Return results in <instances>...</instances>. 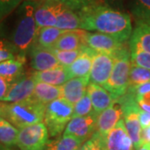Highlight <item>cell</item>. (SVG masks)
Returning a JSON list of instances; mask_svg holds the SVG:
<instances>
[{
    "instance_id": "8d00e7d4",
    "label": "cell",
    "mask_w": 150,
    "mask_h": 150,
    "mask_svg": "<svg viewBox=\"0 0 150 150\" xmlns=\"http://www.w3.org/2000/svg\"><path fill=\"white\" fill-rule=\"evenodd\" d=\"M129 91H131L135 94V97L141 96L144 95L145 93H148L150 92V82L149 83H145L140 85L135 86L133 88H129Z\"/></svg>"
},
{
    "instance_id": "ffe728a7",
    "label": "cell",
    "mask_w": 150,
    "mask_h": 150,
    "mask_svg": "<svg viewBox=\"0 0 150 150\" xmlns=\"http://www.w3.org/2000/svg\"><path fill=\"white\" fill-rule=\"evenodd\" d=\"M85 30L76 29V30H68L59 38L57 43L54 44L52 48L57 50L71 51L79 50L86 47L83 39V34Z\"/></svg>"
},
{
    "instance_id": "ee69618b",
    "label": "cell",
    "mask_w": 150,
    "mask_h": 150,
    "mask_svg": "<svg viewBox=\"0 0 150 150\" xmlns=\"http://www.w3.org/2000/svg\"><path fill=\"white\" fill-rule=\"evenodd\" d=\"M0 19H1V18H0Z\"/></svg>"
},
{
    "instance_id": "5bb4252c",
    "label": "cell",
    "mask_w": 150,
    "mask_h": 150,
    "mask_svg": "<svg viewBox=\"0 0 150 150\" xmlns=\"http://www.w3.org/2000/svg\"><path fill=\"white\" fill-rule=\"evenodd\" d=\"M36 83L37 82L34 79L33 74H25L21 79L10 84L9 90L3 102L13 103L22 102L32 98Z\"/></svg>"
},
{
    "instance_id": "74e56055",
    "label": "cell",
    "mask_w": 150,
    "mask_h": 150,
    "mask_svg": "<svg viewBox=\"0 0 150 150\" xmlns=\"http://www.w3.org/2000/svg\"><path fill=\"white\" fill-rule=\"evenodd\" d=\"M139 123L142 129H147V128L150 127V112L141 109L139 112Z\"/></svg>"
},
{
    "instance_id": "d6a6232c",
    "label": "cell",
    "mask_w": 150,
    "mask_h": 150,
    "mask_svg": "<svg viewBox=\"0 0 150 150\" xmlns=\"http://www.w3.org/2000/svg\"><path fill=\"white\" fill-rule=\"evenodd\" d=\"M17 54L13 46L5 39H0V63L16 58Z\"/></svg>"
},
{
    "instance_id": "d590c367",
    "label": "cell",
    "mask_w": 150,
    "mask_h": 150,
    "mask_svg": "<svg viewBox=\"0 0 150 150\" xmlns=\"http://www.w3.org/2000/svg\"><path fill=\"white\" fill-rule=\"evenodd\" d=\"M136 100L142 110L150 112V92L144 95L136 97Z\"/></svg>"
},
{
    "instance_id": "d4e9b609",
    "label": "cell",
    "mask_w": 150,
    "mask_h": 150,
    "mask_svg": "<svg viewBox=\"0 0 150 150\" xmlns=\"http://www.w3.org/2000/svg\"><path fill=\"white\" fill-rule=\"evenodd\" d=\"M18 131L6 118H0V146L8 149L17 146Z\"/></svg>"
},
{
    "instance_id": "1f68e13d",
    "label": "cell",
    "mask_w": 150,
    "mask_h": 150,
    "mask_svg": "<svg viewBox=\"0 0 150 150\" xmlns=\"http://www.w3.org/2000/svg\"><path fill=\"white\" fill-rule=\"evenodd\" d=\"M131 52L132 65L139 66L150 70V54L141 50H134Z\"/></svg>"
},
{
    "instance_id": "60d3db41",
    "label": "cell",
    "mask_w": 150,
    "mask_h": 150,
    "mask_svg": "<svg viewBox=\"0 0 150 150\" xmlns=\"http://www.w3.org/2000/svg\"><path fill=\"white\" fill-rule=\"evenodd\" d=\"M123 0H103V2L108 6H119Z\"/></svg>"
},
{
    "instance_id": "7bdbcfd3",
    "label": "cell",
    "mask_w": 150,
    "mask_h": 150,
    "mask_svg": "<svg viewBox=\"0 0 150 150\" xmlns=\"http://www.w3.org/2000/svg\"><path fill=\"white\" fill-rule=\"evenodd\" d=\"M0 150H14V149H13V148L8 149V148H4V147H1V146H0Z\"/></svg>"
},
{
    "instance_id": "cb8c5ba5",
    "label": "cell",
    "mask_w": 150,
    "mask_h": 150,
    "mask_svg": "<svg viewBox=\"0 0 150 150\" xmlns=\"http://www.w3.org/2000/svg\"><path fill=\"white\" fill-rule=\"evenodd\" d=\"M83 141L72 135L63 134L57 139L48 140L44 150H79Z\"/></svg>"
},
{
    "instance_id": "7a4b0ae2",
    "label": "cell",
    "mask_w": 150,
    "mask_h": 150,
    "mask_svg": "<svg viewBox=\"0 0 150 150\" xmlns=\"http://www.w3.org/2000/svg\"><path fill=\"white\" fill-rule=\"evenodd\" d=\"M38 2L23 0L8 20V25L0 26V36L13 46L17 56L26 57L36 43L38 28L34 13Z\"/></svg>"
},
{
    "instance_id": "52a82bcc",
    "label": "cell",
    "mask_w": 150,
    "mask_h": 150,
    "mask_svg": "<svg viewBox=\"0 0 150 150\" xmlns=\"http://www.w3.org/2000/svg\"><path fill=\"white\" fill-rule=\"evenodd\" d=\"M123 117L122 106L118 99H116L110 107L98 114L96 129L92 137H94L98 140H102L118 124Z\"/></svg>"
},
{
    "instance_id": "f1b7e54d",
    "label": "cell",
    "mask_w": 150,
    "mask_h": 150,
    "mask_svg": "<svg viewBox=\"0 0 150 150\" xmlns=\"http://www.w3.org/2000/svg\"><path fill=\"white\" fill-rule=\"evenodd\" d=\"M49 1H54V2L63 4L66 7L76 11L77 13L90 6L104 4L103 0H49Z\"/></svg>"
},
{
    "instance_id": "3957f363",
    "label": "cell",
    "mask_w": 150,
    "mask_h": 150,
    "mask_svg": "<svg viewBox=\"0 0 150 150\" xmlns=\"http://www.w3.org/2000/svg\"><path fill=\"white\" fill-rule=\"evenodd\" d=\"M46 105L33 97L24 101L8 103L5 118L17 129L43 122Z\"/></svg>"
},
{
    "instance_id": "6da1fadb",
    "label": "cell",
    "mask_w": 150,
    "mask_h": 150,
    "mask_svg": "<svg viewBox=\"0 0 150 150\" xmlns=\"http://www.w3.org/2000/svg\"><path fill=\"white\" fill-rule=\"evenodd\" d=\"M78 13L81 18L83 30L104 33L124 43L132 35L130 15L105 4L90 6Z\"/></svg>"
},
{
    "instance_id": "83f0119b",
    "label": "cell",
    "mask_w": 150,
    "mask_h": 150,
    "mask_svg": "<svg viewBox=\"0 0 150 150\" xmlns=\"http://www.w3.org/2000/svg\"><path fill=\"white\" fill-rule=\"evenodd\" d=\"M150 82V70L132 65L129 74V88L140 85Z\"/></svg>"
},
{
    "instance_id": "603a6c76",
    "label": "cell",
    "mask_w": 150,
    "mask_h": 150,
    "mask_svg": "<svg viewBox=\"0 0 150 150\" xmlns=\"http://www.w3.org/2000/svg\"><path fill=\"white\" fill-rule=\"evenodd\" d=\"M81 18L76 11L65 6L59 13L55 27L62 30L81 29Z\"/></svg>"
},
{
    "instance_id": "5b68a950",
    "label": "cell",
    "mask_w": 150,
    "mask_h": 150,
    "mask_svg": "<svg viewBox=\"0 0 150 150\" xmlns=\"http://www.w3.org/2000/svg\"><path fill=\"white\" fill-rule=\"evenodd\" d=\"M74 115V105L59 98L49 103L45 108L43 123L50 137H59Z\"/></svg>"
},
{
    "instance_id": "7402d4cb",
    "label": "cell",
    "mask_w": 150,
    "mask_h": 150,
    "mask_svg": "<svg viewBox=\"0 0 150 150\" xmlns=\"http://www.w3.org/2000/svg\"><path fill=\"white\" fill-rule=\"evenodd\" d=\"M61 86L50 85L45 83L37 82L33 97L44 105H47L49 103L61 98Z\"/></svg>"
},
{
    "instance_id": "e0dca14e",
    "label": "cell",
    "mask_w": 150,
    "mask_h": 150,
    "mask_svg": "<svg viewBox=\"0 0 150 150\" xmlns=\"http://www.w3.org/2000/svg\"><path fill=\"white\" fill-rule=\"evenodd\" d=\"M96 53L97 52L88 48V46L84 47L82 54L77 58L74 62L69 67H66L71 79L89 77L93 59Z\"/></svg>"
},
{
    "instance_id": "4fadbf2b",
    "label": "cell",
    "mask_w": 150,
    "mask_h": 150,
    "mask_svg": "<svg viewBox=\"0 0 150 150\" xmlns=\"http://www.w3.org/2000/svg\"><path fill=\"white\" fill-rule=\"evenodd\" d=\"M28 53L31 68L37 72L53 69L61 66L52 48L34 43Z\"/></svg>"
},
{
    "instance_id": "8fae6325",
    "label": "cell",
    "mask_w": 150,
    "mask_h": 150,
    "mask_svg": "<svg viewBox=\"0 0 150 150\" xmlns=\"http://www.w3.org/2000/svg\"><path fill=\"white\" fill-rule=\"evenodd\" d=\"M114 59L112 54L96 53L93 59L91 71L89 74L90 83L103 86L110 78Z\"/></svg>"
},
{
    "instance_id": "ab89813d",
    "label": "cell",
    "mask_w": 150,
    "mask_h": 150,
    "mask_svg": "<svg viewBox=\"0 0 150 150\" xmlns=\"http://www.w3.org/2000/svg\"><path fill=\"white\" fill-rule=\"evenodd\" d=\"M7 103L0 101V118H5V113H6V108H7Z\"/></svg>"
},
{
    "instance_id": "9a60e30c",
    "label": "cell",
    "mask_w": 150,
    "mask_h": 150,
    "mask_svg": "<svg viewBox=\"0 0 150 150\" xmlns=\"http://www.w3.org/2000/svg\"><path fill=\"white\" fill-rule=\"evenodd\" d=\"M89 83V77L71 79L61 86V98L74 105L87 94V89Z\"/></svg>"
},
{
    "instance_id": "277c9868",
    "label": "cell",
    "mask_w": 150,
    "mask_h": 150,
    "mask_svg": "<svg viewBox=\"0 0 150 150\" xmlns=\"http://www.w3.org/2000/svg\"><path fill=\"white\" fill-rule=\"evenodd\" d=\"M112 55L114 59L112 73L103 88L118 99L124 95L129 88V74L132 68L131 52L125 45Z\"/></svg>"
},
{
    "instance_id": "4dcf8cb0",
    "label": "cell",
    "mask_w": 150,
    "mask_h": 150,
    "mask_svg": "<svg viewBox=\"0 0 150 150\" xmlns=\"http://www.w3.org/2000/svg\"><path fill=\"white\" fill-rule=\"evenodd\" d=\"M83 48L79 49V50H71V51L57 50V49H54V48H52V49L54 50V54H55L57 59L59 60V64L64 67H69L82 54Z\"/></svg>"
},
{
    "instance_id": "484cf974",
    "label": "cell",
    "mask_w": 150,
    "mask_h": 150,
    "mask_svg": "<svg viewBox=\"0 0 150 150\" xmlns=\"http://www.w3.org/2000/svg\"><path fill=\"white\" fill-rule=\"evenodd\" d=\"M68 30H62L56 27L41 28L38 31L36 43L38 45L45 48H52L57 43L63 33Z\"/></svg>"
},
{
    "instance_id": "836d02e7",
    "label": "cell",
    "mask_w": 150,
    "mask_h": 150,
    "mask_svg": "<svg viewBox=\"0 0 150 150\" xmlns=\"http://www.w3.org/2000/svg\"><path fill=\"white\" fill-rule=\"evenodd\" d=\"M23 0H0V18L9 15L21 4Z\"/></svg>"
},
{
    "instance_id": "44dd1931",
    "label": "cell",
    "mask_w": 150,
    "mask_h": 150,
    "mask_svg": "<svg viewBox=\"0 0 150 150\" xmlns=\"http://www.w3.org/2000/svg\"><path fill=\"white\" fill-rule=\"evenodd\" d=\"M32 74L36 82L45 83L54 86H62L66 82L71 79V77L66 67L63 65L46 71H35Z\"/></svg>"
},
{
    "instance_id": "30bf717a",
    "label": "cell",
    "mask_w": 150,
    "mask_h": 150,
    "mask_svg": "<svg viewBox=\"0 0 150 150\" xmlns=\"http://www.w3.org/2000/svg\"><path fill=\"white\" fill-rule=\"evenodd\" d=\"M83 39L86 46L97 53L113 54L125 46V43L115 38L101 33H88L85 30Z\"/></svg>"
},
{
    "instance_id": "e575fe53",
    "label": "cell",
    "mask_w": 150,
    "mask_h": 150,
    "mask_svg": "<svg viewBox=\"0 0 150 150\" xmlns=\"http://www.w3.org/2000/svg\"><path fill=\"white\" fill-rule=\"evenodd\" d=\"M79 150H103L99 141L91 137L88 140L84 142Z\"/></svg>"
},
{
    "instance_id": "f35d334b",
    "label": "cell",
    "mask_w": 150,
    "mask_h": 150,
    "mask_svg": "<svg viewBox=\"0 0 150 150\" xmlns=\"http://www.w3.org/2000/svg\"><path fill=\"white\" fill-rule=\"evenodd\" d=\"M10 88V83L0 76V101H4Z\"/></svg>"
},
{
    "instance_id": "b9f144b4",
    "label": "cell",
    "mask_w": 150,
    "mask_h": 150,
    "mask_svg": "<svg viewBox=\"0 0 150 150\" xmlns=\"http://www.w3.org/2000/svg\"><path fill=\"white\" fill-rule=\"evenodd\" d=\"M134 150H150L149 144H143L138 149H135Z\"/></svg>"
},
{
    "instance_id": "7c38bea8",
    "label": "cell",
    "mask_w": 150,
    "mask_h": 150,
    "mask_svg": "<svg viewBox=\"0 0 150 150\" xmlns=\"http://www.w3.org/2000/svg\"><path fill=\"white\" fill-rule=\"evenodd\" d=\"M65 5L60 3L41 0L38 2L34 13V18L38 28L45 27H55L59 13L64 9Z\"/></svg>"
},
{
    "instance_id": "d6986e66",
    "label": "cell",
    "mask_w": 150,
    "mask_h": 150,
    "mask_svg": "<svg viewBox=\"0 0 150 150\" xmlns=\"http://www.w3.org/2000/svg\"><path fill=\"white\" fill-rule=\"evenodd\" d=\"M26 57L17 56L16 58L0 63V76L10 84L21 79L24 73Z\"/></svg>"
},
{
    "instance_id": "ba28073f",
    "label": "cell",
    "mask_w": 150,
    "mask_h": 150,
    "mask_svg": "<svg viewBox=\"0 0 150 150\" xmlns=\"http://www.w3.org/2000/svg\"><path fill=\"white\" fill-rule=\"evenodd\" d=\"M98 141L103 150H134L133 141L126 130L123 118L102 140Z\"/></svg>"
},
{
    "instance_id": "4316f807",
    "label": "cell",
    "mask_w": 150,
    "mask_h": 150,
    "mask_svg": "<svg viewBox=\"0 0 150 150\" xmlns=\"http://www.w3.org/2000/svg\"><path fill=\"white\" fill-rule=\"evenodd\" d=\"M130 11L137 22H150V0H131Z\"/></svg>"
},
{
    "instance_id": "2e32d148",
    "label": "cell",
    "mask_w": 150,
    "mask_h": 150,
    "mask_svg": "<svg viewBox=\"0 0 150 150\" xmlns=\"http://www.w3.org/2000/svg\"><path fill=\"white\" fill-rule=\"evenodd\" d=\"M87 94L91 99L93 108L99 114L109 108L116 100L115 97L103 86L89 83L87 89Z\"/></svg>"
},
{
    "instance_id": "f546056e",
    "label": "cell",
    "mask_w": 150,
    "mask_h": 150,
    "mask_svg": "<svg viewBox=\"0 0 150 150\" xmlns=\"http://www.w3.org/2000/svg\"><path fill=\"white\" fill-rule=\"evenodd\" d=\"M91 99L88 94H86L81 98L79 102L74 105V115L73 118L76 117H83L89 115L93 112Z\"/></svg>"
},
{
    "instance_id": "8992f818",
    "label": "cell",
    "mask_w": 150,
    "mask_h": 150,
    "mask_svg": "<svg viewBox=\"0 0 150 150\" xmlns=\"http://www.w3.org/2000/svg\"><path fill=\"white\" fill-rule=\"evenodd\" d=\"M48 129L43 122L19 129L17 147L19 150H44L48 142Z\"/></svg>"
},
{
    "instance_id": "ac0fdd59",
    "label": "cell",
    "mask_w": 150,
    "mask_h": 150,
    "mask_svg": "<svg viewBox=\"0 0 150 150\" xmlns=\"http://www.w3.org/2000/svg\"><path fill=\"white\" fill-rule=\"evenodd\" d=\"M129 46L130 51L141 50L150 54V22H137Z\"/></svg>"
},
{
    "instance_id": "9c48e42d",
    "label": "cell",
    "mask_w": 150,
    "mask_h": 150,
    "mask_svg": "<svg viewBox=\"0 0 150 150\" xmlns=\"http://www.w3.org/2000/svg\"><path fill=\"white\" fill-rule=\"evenodd\" d=\"M98 117V114L93 111L87 116L73 118L66 126L64 134L74 136L86 142L95 132Z\"/></svg>"
}]
</instances>
